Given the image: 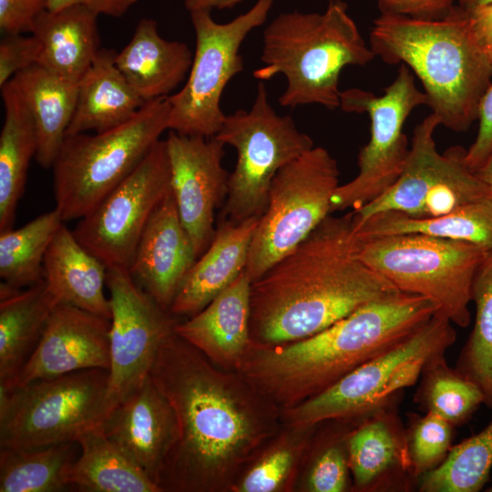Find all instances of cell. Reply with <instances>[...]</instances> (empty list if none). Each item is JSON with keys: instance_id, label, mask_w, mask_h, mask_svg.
<instances>
[{"instance_id": "1", "label": "cell", "mask_w": 492, "mask_h": 492, "mask_svg": "<svg viewBox=\"0 0 492 492\" xmlns=\"http://www.w3.org/2000/svg\"><path fill=\"white\" fill-rule=\"evenodd\" d=\"M149 376L177 420V437L156 480L160 492H230L282 426L278 405L175 332L160 345Z\"/></svg>"}, {"instance_id": "2", "label": "cell", "mask_w": 492, "mask_h": 492, "mask_svg": "<svg viewBox=\"0 0 492 492\" xmlns=\"http://www.w3.org/2000/svg\"><path fill=\"white\" fill-rule=\"evenodd\" d=\"M400 292L356 254L352 211L328 215L251 286V344L276 346L323 330Z\"/></svg>"}, {"instance_id": "3", "label": "cell", "mask_w": 492, "mask_h": 492, "mask_svg": "<svg viewBox=\"0 0 492 492\" xmlns=\"http://www.w3.org/2000/svg\"><path fill=\"white\" fill-rule=\"evenodd\" d=\"M436 312L430 300L400 292L363 305L307 338L276 346L251 344L237 371L288 409L403 342Z\"/></svg>"}, {"instance_id": "4", "label": "cell", "mask_w": 492, "mask_h": 492, "mask_svg": "<svg viewBox=\"0 0 492 492\" xmlns=\"http://www.w3.org/2000/svg\"><path fill=\"white\" fill-rule=\"evenodd\" d=\"M369 46L384 63L404 64L414 72L440 125L463 132L477 120L492 81V60L476 41L463 7L455 5L436 19L381 14Z\"/></svg>"}, {"instance_id": "5", "label": "cell", "mask_w": 492, "mask_h": 492, "mask_svg": "<svg viewBox=\"0 0 492 492\" xmlns=\"http://www.w3.org/2000/svg\"><path fill=\"white\" fill-rule=\"evenodd\" d=\"M347 12L346 3L329 2L323 14L298 11L277 15L263 32L264 66L253 71L260 81L282 74L287 87L282 107L319 104L340 108L339 77L346 66H365L374 58Z\"/></svg>"}, {"instance_id": "6", "label": "cell", "mask_w": 492, "mask_h": 492, "mask_svg": "<svg viewBox=\"0 0 492 492\" xmlns=\"http://www.w3.org/2000/svg\"><path fill=\"white\" fill-rule=\"evenodd\" d=\"M169 115L168 97L156 98L120 126L66 136L52 165L62 220L82 219L118 186L169 129Z\"/></svg>"}, {"instance_id": "7", "label": "cell", "mask_w": 492, "mask_h": 492, "mask_svg": "<svg viewBox=\"0 0 492 492\" xmlns=\"http://www.w3.org/2000/svg\"><path fill=\"white\" fill-rule=\"evenodd\" d=\"M354 245L359 259L400 292L430 300L437 313L459 327L469 325L473 281L488 251L419 233L354 235Z\"/></svg>"}, {"instance_id": "8", "label": "cell", "mask_w": 492, "mask_h": 492, "mask_svg": "<svg viewBox=\"0 0 492 492\" xmlns=\"http://www.w3.org/2000/svg\"><path fill=\"white\" fill-rule=\"evenodd\" d=\"M456 339L452 323L436 313L408 338L363 364L325 391L282 410V425L309 427L328 420L362 418L415 384L425 364L445 355Z\"/></svg>"}, {"instance_id": "9", "label": "cell", "mask_w": 492, "mask_h": 492, "mask_svg": "<svg viewBox=\"0 0 492 492\" xmlns=\"http://www.w3.org/2000/svg\"><path fill=\"white\" fill-rule=\"evenodd\" d=\"M108 371L80 370L0 387V447L77 441L108 412Z\"/></svg>"}, {"instance_id": "10", "label": "cell", "mask_w": 492, "mask_h": 492, "mask_svg": "<svg viewBox=\"0 0 492 492\" xmlns=\"http://www.w3.org/2000/svg\"><path fill=\"white\" fill-rule=\"evenodd\" d=\"M214 137L237 153L220 217L232 222L261 217L278 171L314 147L311 137L299 131L290 116L275 112L263 81L258 84L251 109L226 115Z\"/></svg>"}, {"instance_id": "11", "label": "cell", "mask_w": 492, "mask_h": 492, "mask_svg": "<svg viewBox=\"0 0 492 492\" xmlns=\"http://www.w3.org/2000/svg\"><path fill=\"white\" fill-rule=\"evenodd\" d=\"M338 186L337 162L323 147H313L278 171L250 246L245 272L251 282L332 213V198Z\"/></svg>"}, {"instance_id": "12", "label": "cell", "mask_w": 492, "mask_h": 492, "mask_svg": "<svg viewBox=\"0 0 492 492\" xmlns=\"http://www.w3.org/2000/svg\"><path fill=\"white\" fill-rule=\"evenodd\" d=\"M273 0H257L246 13L219 24L210 10L190 12L196 49L186 83L168 97L169 129L185 136L214 137L226 115L220 98L229 81L243 70L240 47L248 34L261 26Z\"/></svg>"}, {"instance_id": "13", "label": "cell", "mask_w": 492, "mask_h": 492, "mask_svg": "<svg viewBox=\"0 0 492 492\" xmlns=\"http://www.w3.org/2000/svg\"><path fill=\"white\" fill-rule=\"evenodd\" d=\"M422 105H427L426 96L417 88L411 70L404 64L382 96L356 87L341 91L340 108L348 113L368 114L371 133L358 154V174L338 186L332 198V212L357 210L397 180L409 152L404 123L413 109Z\"/></svg>"}, {"instance_id": "14", "label": "cell", "mask_w": 492, "mask_h": 492, "mask_svg": "<svg viewBox=\"0 0 492 492\" xmlns=\"http://www.w3.org/2000/svg\"><path fill=\"white\" fill-rule=\"evenodd\" d=\"M438 126L432 113L414 128L399 178L381 196L351 210L354 220L387 210L433 218L492 193L466 165V149L454 146L444 153L437 150L434 133Z\"/></svg>"}, {"instance_id": "15", "label": "cell", "mask_w": 492, "mask_h": 492, "mask_svg": "<svg viewBox=\"0 0 492 492\" xmlns=\"http://www.w3.org/2000/svg\"><path fill=\"white\" fill-rule=\"evenodd\" d=\"M171 190L165 139L73 230L77 240L107 267L128 268L153 212Z\"/></svg>"}, {"instance_id": "16", "label": "cell", "mask_w": 492, "mask_h": 492, "mask_svg": "<svg viewBox=\"0 0 492 492\" xmlns=\"http://www.w3.org/2000/svg\"><path fill=\"white\" fill-rule=\"evenodd\" d=\"M107 268L106 285L111 311L109 412L149 375L160 345L175 332L181 318L161 307L142 290L128 268Z\"/></svg>"}, {"instance_id": "17", "label": "cell", "mask_w": 492, "mask_h": 492, "mask_svg": "<svg viewBox=\"0 0 492 492\" xmlns=\"http://www.w3.org/2000/svg\"><path fill=\"white\" fill-rule=\"evenodd\" d=\"M165 141L172 194L198 259L213 239L215 210L228 193L230 174L222 166L225 144L215 137L185 136L173 130Z\"/></svg>"}, {"instance_id": "18", "label": "cell", "mask_w": 492, "mask_h": 492, "mask_svg": "<svg viewBox=\"0 0 492 492\" xmlns=\"http://www.w3.org/2000/svg\"><path fill=\"white\" fill-rule=\"evenodd\" d=\"M109 329V319L58 303L36 350L9 388L80 370L108 371Z\"/></svg>"}, {"instance_id": "19", "label": "cell", "mask_w": 492, "mask_h": 492, "mask_svg": "<svg viewBox=\"0 0 492 492\" xmlns=\"http://www.w3.org/2000/svg\"><path fill=\"white\" fill-rule=\"evenodd\" d=\"M100 426L107 437L156 483L177 437V420L168 399L149 375L108 413Z\"/></svg>"}, {"instance_id": "20", "label": "cell", "mask_w": 492, "mask_h": 492, "mask_svg": "<svg viewBox=\"0 0 492 492\" xmlns=\"http://www.w3.org/2000/svg\"><path fill=\"white\" fill-rule=\"evenodd\" d=\"M197 256L170 190L149 219L128 268L135 282L169 311Z\"/></svg>"}, {"instance_id": "21", "label": "cell", "mask_w": 492, "mask_h": 492, "mask_svg": "<svg viewBox=\"0 0 492 492\" xmlns=\"http://www.w3.org/2000/svg\"><path fill=\"white\" fill-rule=\"evenodd\" d=\"M394 401L359 418L348 435L353 490L405 488L406 480L415 478L406 432L393 410Z\"/></svg>"}, {"instance_id": "22", "label": "cell", "mask_w": 492, "mask_h": 492, "mask_svg": "<svg viewBox=\"0 0 492 492\" xmlns=\"http://www.w3.org/2000/svg\"><path fill=\"white\" fill-rule=\"evenodd\" d=\"M251 282L241 272L200 312L181 320L176 334L215 365L237 371L251 345Z\"/></svg>"}, {"instance_id": "23", "label": "cell", "mask_w": 492, "mask_h": 492, "mask_svg": "<svg viewBox=\"0 0 492 492\" xmlns=\"http://www.w3.org/2000/svg\"><path fill=\"white\" fill-rule=\"evenodd\" d=\"M259 219L220 220L209 247L181 281L169 309L172 314L195 315L245 271Z\"/></svg>"}, {"instance_id": "24", "label": "cell", "mask_w": 492, "mask_h": 492, "mask_svg": "<svg viewBox=\"0 0 492 492\" xmlns=\"http://www.w3.org/2000/svg\"><path fill=\"white\" fill-rule=\"evenodd\" d=\"M192 60L185 43L164 39L154 19L142 18L115 62L139 97L149 101L169 97L188 77Z\"/></svg>"}, {"instance_id": "25", "label": "cell", "mask_w": 492, "mask_h": 492, "mask_svg": "<svg viewBox=\"0 0 492 492\" xmlns=\"http://www.w3.org/2000/svg\"><path fill=\"white\" fill-rule=\"evenodd\" d=\"M107 269L62 223L46 252L43 279L59 303L110 320L109 299L105 293Z\"/></svg>"}, {"instance_id": "26", "label": "cell", "mask_w": 492, "mask_h": 492, "mask_svg": "<svg viewBox=\"0 0 492 492\" xmlns=\"http://www.w3.org/2000/svg\"><path fill=\"white\" fill-rule=\"evenodd\" d=\"M116 55L115 50L101 47L79 80L76 108L66 136L103 132L120 126L147 102L118 68Z\"/></svg>"}, {"instance_id": "27", "label": "cell", "mask_w": 492, "mask_h": 492, "mask_svg": "<svg viewBox=\"0 0 492 492\" xmlns=\"http://www.w3.org/2000/svg\"><path fill=\"white\" fill-rule=\"evenodd\" d=\"M97 16L81 5L43 12L31 31L41 46L36 65L78 84L101 48Z\"/></svg>"}, {"instance_id": "28", "label": "cell", "mask_w": 492, "mask_h": 492, "mask_svg": "<svg viewBox=\"0 0 492 492\" xmlns=\"http://www.w3.org/2000/svg\"><path fill=\"white\" fill-rule=\"evenodd\" d=\"M58 303L44 279L0 298V387H11Z\"/></svg>"}, {"instance_id": "29", "label": "cell", "mask_w": 492, "mask_h": 492, "mask_svg": "<svg viewBox=\"0 0 492 492\" xmlns=\"http://www.w3.org/2000/svg\"><path fill=\"white\" fill-rule=\"evenodd\" d=\"M27 106L37 133L36 159L52 168L64 142L77 102V84L33 65L10 80Z\"/></svg>"}, {"instance_id": "30", "label": "cell", "mask_w": 492, "mask_h": 492, "mask_svg": "<svg viewBox=\"0 0 492 492\" xmlns=\"http://www.w3.org/2000/svg\"><path fill=\"white\" fill-rule=\"evenodd\" d=\"M353 216V215H352ZM359 237L419 233L466 241L492 250V193L433 218H415L387 210L364 220L353 219Z\"/></svg>"}, {"instance_id": "31", "label": "cell", "mask_w": 492, "mask_h": 492, "mask_svg": "<svg viewBox=\"0 0 492 492\" xmlns=\"http://www.w3.org/2000/svg\"><path fill=\"white\" fill-rule=\"evenodd\" d=\"M1 93L5 118L0 134V232L13 228L38 145L34 119L16 88L8 81Z\"/></svg>"}, {"instance_id": "32", "label": "cell", "mask_w": 492, "mask_h": 492, "mask_svg": "<svg viewBox=\"0 0 492 492\" xmlns=\"http://www.w3.org/2000/svg\"><path fill=\"white\" fill-rule=\"evenodd\" d=\"M67 483L89 492H160L157 484L110 441L100 425L82 433Z\"/></svg>"}, {"instance_id": "33", "label": "cell", "mask_w": 492, "mask_h": 492, "mask_svg": "<svg viewBox=\"0 0 492 492\" xmlns=\"http://www.w3.org/2000/svg\"><path fill=\"white\" fill-rule=\"evenodd\" d=\"M317 425L309 427L282 425L243 466L230 492L295 491Z\"/></svg>"}, {"instance_id": "34", "label": "cell", "mask_w": 492, "mask_h": 492, "mask_svg": "<svg viewBox=\"0 0 492 492\" xmlns=\"http://www.w3.org/2000/svg\"><path fill=\"white\" fill-rule=\"evenodd\" d=\"M79 450L77 441L33 448H1L0 491L55 492L70 487L67 473Z\"/></svg>"}, {"instance_id": "35", "label": "cell", "mask_w": 492, "mask_h": 492, "mask_svg": "<svg viewBox=\"0 0 492 492\" xmlns=\"http://www.w3.org/2000/svg\"><path fill=\"white\" fill-rule=\"evenodd\" d=\"M357 419H333L317 425L295 491L345 492L353 490L347 437Z\"/></svg>"}, {"instance_id": "36", "label": "cell", "mask_w": 492, "mask_h": 492, "mask_svg": "<svg viewBox=\"0 0 492 492\" xmlns=\"http://www.w3.org/2000/svg\"><path fill=\"white\" fill-rule=\"evenodd\" d=\"M64 223L54 210L37 216L19 229L0 232V277L17 288H26L43 280L46 252Z\"/></svg>"}, {"instance_id": "37", "label": "cell", "mask_w": 492, "mask_h": 492, "mask_svg": "<svg viewBox=\"0 0 492 492\" xmlns=\"http://www.w3.org/2000/svg\"><path fill=\"white\" fill-rule=\"evenodd\" d=\"M471 302L476 305L475 323L455 368L479 388L484 405L492 410V250L476 272Z\"/></svg>"}, {"instance_id": "38", "label": "cell", "mask_w": 492, "mask_h": 492, "mask_svg": "<svg viewBox=\"0 0 492 492\" xmlns=\"http://www.w3.org/2000/svg\"><path fill=\"white\" fill-rule=\"evenodd\" d=\"M414 396L425 413H434L453 426L466 423L484 396L479 388L446 363L445 355L436 357L424 367Z\"/></svg>"}, {"instance_id": "39", "label": "cell", "mask_w": 492, "mask_h": 492, "mask_svg": "<svg viewBox=\"0 0 492 492\" xmlns=\"http://www.w3.org/2000/svg\"><path fill=\"white\" fill-rule=\"evenodd\" d=\"M492 468V417L479 433L452 446L446 459L419 479L422 492H477Z\"/></svg>"}, {"instance_id": "40", "label": "cell", "mask_w": 492, "mask_h": 492, "mask_svg": "<svg viewBox=\"0 0 492 492\" xmlns=\"http://www.w3.org/2000/svg\"><path fill=\"white\" fill-rule=\"evenodd\" d=\"M454 427L434 413L410 415L405 432L415 478L435 469L446 459L452 447Z\"/></svg>"}, {"instance_id": "41", "label": "cell", "mask_w": 492, "mask_h": 492, "mask_svg": "<svg viewBox=\"0 0 492 492\" xmlns=\"http://www.w3.org/2000/svg\"><path fill=\"white\" fill-rule=\"evenodd\" d=\"M41 46L34 35H5L0 42V87L18 72L38 63Z\"/></svg>"}, {"instance_id": "42", "label": "cell", "mask_w": 492, "mask_h": 492, "mask_svg": "<svg viewBox=\"0 0 492 492\" xmlns=\"http://www.w3.org/2000/svg\"><path fill=\"white\" fill-rule=\"evenodd\" d=\"M47 0H0V29L5 35L31 33Z\"/></svg>"}, {"instance_id": "43", "label": "cell", "mask_w": 492, "mask_h": 492, "mask_svg": "<svg viewBox=\"0 0 492 492\" xmlns=\"http://www.w3.org/2000/svg\"><path fill=\"white\" fill-rule=\"evenodd\" d=\"M492 60V55L489 56ZM477 137L466 149V162L476 172L492 153V81L485 91L477 111Z\"/></svg>"}, {"instance_id": "44", "label": "cell", "mask_w": 492, "mask_h": 492, "mask_svg": "<svg viewBox=\"0 0 492 492\" xmlns=\"http://www.w3.org/2000/svg\"><path fill=\"white\" fill-rule=\"evenodd\" d=\"M457 0H377L381 14L414 18L436 19L446 16Z\"/></svg>"}, {"instance_id": "45", "label": "cell", "mask_w": 492, "mask_h": 492, "mask_svg": "<svg viewBox=\"0 0 492 492\" xmlns=\"http://www.w3.org/2000/svg\"><path fill=\"white\" fill-rule=\"evenodd\" d=\"M138 0H47V10L55 11L71 5H81L97 15L123 16Z\"/></svg>"}, {"instance_id": "46", "label": "cell", "mask_w": 492, "mask_h": 492, "mask_svg": "<svg viewBox=\"0 0 492 492\" xmlns=\"http://www.w3.org/2000/svg\"><path fill=\"white\" fill-rule=\"evenodd\" d=\"M472 34L479 46L492 55V3L466 9Z\"/></svg>"}, {"instance_id": "47", "label": "cell", "mask_w": 492, "mask_h": 492, "mask_svg": "<svg viewBox=\"0 0 492 492\" xmlns=\"http://www.w3.org/2000/svg\"><path fill=\"white\" fill-rule=\"evenodd\" d=\"M242 0H185L184 5L189 12L195 10H219L231 8ZM332 0H329V2Z\"/></svg>"}, {"instance_id": "48", "label": "cell", "mask_w": 492, "mask_h": 492, "mask_svg": "<svg viewBox=\"0 0 492 492\" xmlns=\"http://www.w3.org/2000/svg\"><path fill=\"white\" fill-rule=\"evenodd\" d=\"M476 173L492 192V153Z\"/></svg>"}, {"instance_id": "49", "label": "cell", "mask_w": 492, "mask_h": 492, "mask_svg": "<svg viewBox=\"0 0 492 492\" xmlns=\"http://www.w3.org/2000/svg\"><path fill=\"white\" fill-rule=\"evenodd\" d=\"M457 1L459 3V5L466 9L492 3V0H457Z\"/></svg>"}, {"instance_id": "50", "label": "cell", "mask_w": 492, "mask_h": 492, "mask_svg": "<svg viewBox=\"0 0 492 492\" xmlns=\"http://www.w3.org/2000/svg\"><path fill=\"white\" fill-rule=\"evenodd\" d=\"M486 491H487V492H492V486L489 487Z\"/></svg>"}]
</instances>
